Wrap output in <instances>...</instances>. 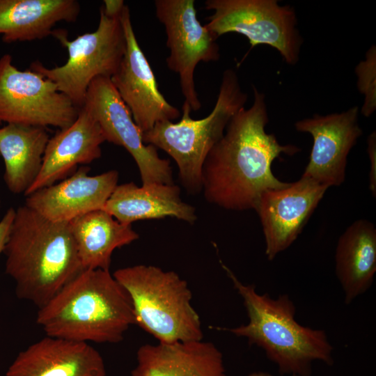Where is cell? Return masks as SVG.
I'll list each match as a JSON object with an SVG mask.
<instances>
[{"instance_id":"obj_1","label":"cell","mask_w":376,"mask_h":376,"mask_svg":"<svg viewBox=\"0 0 376 376\" xmlns=\"http://www.w3.org/2000/svg\"><path fill=\"white\" fill-rule=\"evenodd\" d=\"M253 102L230 120L223 136L208 153L202 169V191L209 203L228 210H254L267 190L286 187L272 173L273 162L283 153L301 149L281 145L268 134L265 94L253 86Z\"/></svg>"},{"instance_id":"obj_2","label":"cell","mask_w":376,"mask_h":376,"mask_svg":"<svg viewBox=\"0 0 376 376\" xmlns=\"http://www.w3.org/2000/svg\"><path fill=\"white\" fill-rule=\"evenodd\" d=\"M3 253L17 297L38 308L83 270L70 224L50 221L24 204L15 209Z\"/></svg>"},{"instance_id":"obj_3","label":"cell","mask_w":376,"mask_h":376,"mask_svg":"<svg viewBox=\"0 0 376 376\" xmlns=\"http://www.w3.org/2000/svg\"><path fill=\"white\" fill-rule=\"evenodd\" d=\"M36 322L48 336L116 343L135 320L129 295L109 270L86 269L38 308Z\"/></svg>"},{"instance_id":"obj_4","label":"cell","mask_w":376,"mask_h":376,"mask_svg":"<svg viewBox=\"0 0 376 376\" xmlns=\"http://www.w3.org/2000/svg\"><path fill=\"white\" fill-rule=\"evenodd\" d=\"M221 265L242 299L249 322L217 329L245 338L250 345L262 348L281 375L310 376L312 362L317 360L333 364V347L326 332L300 324L288 295L273 299L267 293L259 294L254 285L244 284L227 266Z\"/></svg>"},{"instance_id":"obj_5","label":"cell","mask_w":376,"mask_h":376,"mask_svg":"<svg viewBox=\"0 0 376 376\" xmlns=\"http://www.w3.org/2000/svg\"><path fill=\"white\" fill-rule=\"evenodd\" d=\"M116 280L129 295L135 324L160 343L201 340V322L186 281L173 271L136 265L118 269Z\"/></svg>"},{"instance_id":"obj_6","label":"cell","mask_w":376,"mask_h":376,"mask_svg":"<svg viewBox=\"0 0 376 376\" xmlns=\"http://www.w3.org/2000/svg\"><path fill=\"white\" fill-rule=\"evenodd\" d=\"M247 99L236 72L226 69L209 115L192 119L191 108L184 102L180 120L156 124L142 134L143 141L170 155L178 166L185 189L191 194L198 193L202 191V169L208 153L223 136L231 118L244 107Z\"/></svg>"},{"instance_id":"obj_7","label":"cell","mask_w":376,"mask_h":376,"mask_svg":"<svg viewBox=\"0 0 376 376\" xmlns=\"http://www.w3.org/2000/svg\"><path fill=\"white\" fill-rule=\"evenodd\" d=\"M120 16L108 17L100 9L97 28L72 40L65 30L54 29L52 36L68 51L67 61L52 68L35 61L30 69L51 80L75 106L82 108L92 81L99 77L111 78L123 60L126 39Z\"/></svg>"},{"instance_id":"obj_8","label":"cell","mask_w":376,"mask_h":376,"mask_svg":"<svg viewBox=\"0 0 376 376\" xmlns=\"http://www.w3.org/2000/svg\"><path fill=\"white\" fill-rule=\"evenodd\" d=\"M205 8L213 12L205 26L217 39L237 33L248 39L251 49L267 45L288 65L298 62L303 39L290 6L276 0H207Z\"/></svg>"},{"instance_id":"obj_9","label":"cell","mask_w":376,"mask_h":376,"mask_svg":"<svg viewBox=\"0 0 376 376\" xmlns=\"http://www.w3.org/2000/svg\"><path fill=\"white\" fill-rule=\"evenodd\" d=\"M79 111L51 80L31 69L19 70L9 54L0 58V125L63 129Z\"/></svg>"},{"instance_id":"obj_10","label":"cell","mask_w":376,"mask_h":376,"mask_svg":"<svg viewBox=\"0 0 376 376\" xmlns=\"http://www.w3.org/2000/svg\"><path fill=\"white\" fill-rule=\"evenodd\" d=\"M154 4L166 34V65L179 75L184 102L198 111L201 103L196 90L195 69L200 62L219 59L217 38L198 20L194 0H155Z\"/></svg>"},{"instance_id":"obj_11","label":"cell","mask_w":376,"mask_h":376,"mask_svg":"<svg viewBox=\"0 0 376 376\" xmlns=\"http://www.w3.org/2000/svg\"><path fill=\"white\" fill-rule=\"evenodd\" d=\"M82 108L98 123L106 141L123 147L133 157L143 185L173 184L169 160L159 157L155 147L144 143L142 132L110 78L99 77L92 81Z\"/></svg>"},{"instance_id":"obj_12","label":"cell","mask_w":376,"mask_h":376,"mask_svg":"<svg viewBox=\"0 0 376 376\" xmlns=\"http://www.w3.org/2000/svg\"><path fill=\"white\" fill-rule=\"evenodd\" d=\"M120 19L126 50L118 69L110 79L143 134L159 123L174 122L180 116V111L159 91L155 74L136 39L127 5Z\"/></svg>"},{"instance_id":"obj_13","label":"cell","mask_w":376,"mask_h":376,"mask_svg":"<svg viewBox=\"0 0 376 376\" xmlns=\"http://www.w3.org/2000/svg\"><path fill=\"white\" fill-rule=\"evenodd\" d=\"M359 115V107L354 106L341 113L315 114L295 123L297 131L313 138L309 161L301 178L328 188L344 182L347 156L363 134Z\"/></svg>"},{"instance_id":"obj_14","label":"cell","mask_w":376,"mask_h":376,"mask_svg":"<svg viewBox=\"0 0 376 376\" xmlns=\"http://www.w3.org/2000/svg\"><path fill=\"white\" fill-rule=\"evenodd\" d=\"M327 189L301 177L285 187L268 189L261 195L254 210L260 218L269 260L296 240Z\"/></svg>"},{"instance_id":"obj_15","label":"cell","mask_w":376,"mask_h":376,"mask_svg":"<svg viewBox=\"0 0 376 376\" xmlns=\"http://www.w3.org/2000/svg\"><path fill=\"white\" fill-rule=\"evenodd\" d=\"M89 170L81 166L59 182L32 192L24 205L50 221L65 223L102 209L118 185V172L90 175Z\"/></svg>"},{"instance_id":"obj_16","label":"cell","mask_w":376,"mask_h":376,"mask_svg":"<svg viewBox=\"0 0 376 376\" xmlns=\"http://www.w3.org/2000/svg\"><path fill=\"white\" fill-rule=\"evenodd\" d=\"M105 141L98 123L81 108L73 123L58 129L49 138L40 171L24 196L64 180L77 171L78 165H88L100 158L101 145Z\"/></svg>"},{"instance_id":"obj_17","label":"cell","mask_w":376,"mask_h":376,"mask_svg":"<svg viewBox=\"0 0 376 376\" xmlns=\"http://www.w3.org/2000/svg\"><path fill=\"white\" fill-rule=\"evenodd\" d=\"M6 376H106V368L88 343L47 336L21 351Z\"/></svg>"},{"instance_id":"obj_18","label":"cell","mask_w":376,"mask_h":376,"mask_svg":"<svg viewBox=\"0 0 376 376\" xmlns=\"http://www.w3.org/2000/svg\"><path fill=\"white\" fill-rule=\"evenodd\" d=\"M131 375L226 376V370L218 347L201 340L141 345Z\"/></svg>"},{"instance_id":"obj_19","label":"cell","mask_w":376,"mask_h":376,"mask_svg":"<svg viewBox=\"0 0 376 376\" xmlns=\"http://www.w3.org/2000/svg\"><path fill=\"white\" fill-rule=\"evenodd\" d=\"M102 209L127 224L167 217L191 224L197 219L195 207L182 200L180 189L174 183L155 182L141 187L133 182L118 185Z\"/></svg>"},{"instance_id":"obj_20","label":"cell","mask_w":376,"mask_h":376,"mask_svg":"<svg viewBox=\"0 0 376 376\" xmlns=\"http://www.w3.org/2000/svg\"><path fill=\"white\" fill-rule=\"evenodd\" d=\"M81 8L76 0H0V35L6 43L41 40L60 22H74Z\"/></svg>"},{"instance_id":"obj_21","label":"cell","mask_w":376,"mask_h":376,"mask_svg":"<svg viewBox=\"0 0 376 376\" xmlns=\"http://www.w3.org/2000/svg\"><path fill=\"white\" fill-rule=\"evenodd\" d=\"M335 269L346 304L370 288L376 272V228L373 223L359 219L345 229L337 242Z\"/></svg>"},{"instance_id":"obj_22","label":"cell","mask_w":376,"mask_h":376,"mask_svg":"<svg viewBox=\"0 0 376 376\" xmlns=\"http://www.w3.org/2000/svg\"><path fill=\"white\" fill-rule=\"evenodd\" d=\"M83 269L109 270L114 250L139 239L132 224L120 222L100 209L69 222Z\"/></svg>"},{"instance_id":"obj_23","label":"cell","mask_w":376,"mask_h":376,"mask_svg":"<svg viewBox=\"0 0 376 376\" xmlns=\"http://www.w3.org/2000/svg\"><path fill=\"white\" fill-rule=\"evenodd\" d=\"M49 138L45 127L17 125L0 127L3 179L10 192L24 195L32 185L42 167Z\"/></svg>"},{"instance_id":"obj_24","label":"cell","mask_w":376,"mask_h":376,"mask_svg":"<svg viewBox=\"0 0 376 376\" xmlns=\"http://www.w3.org/2000/svg\"><path fill=\"white\" fill-rule=\"evenodd\" d=\"M357 88L364 95V102L361 112L365 117H370L376 109V47L372 45L366 54L364 60L355 68Z\"/></svg>"},{"instance_id":"obj_25","label":"cell","mask_w":376,"mask_h":376,"mask_svg":"<svg viewBox=\"0 0 376 376\" xmlns=\"http://www.w3.org/2000/svg\"><path fill=\"white\" fill-rule=\"evenodd\" d=\"M367 151L370 162V171L369 173V188L375 198L376 195V135L373 132L367 140Z\"/></svg>"},{"instance_id":"obj_26","label":"cell","mask_w":376,"mask_h":376,"mask_svg":"<svg viewBox=\"0 0 376 376\" xmlns=\"http://www.w3.org/2000/svg\"><path fill=\"white\" fill-rule=\"evenodd\" d=\"M15 214V209L10 207L0 221V254L3 253Z\"/></svg>"},{"instance_id":"obj_27","label":"cell","mask_w":376,"mask_h":376,"mask_svg":"<svg viewBox=\"0 0 376 376\" xmlns=\"http://www.w3.org/2000/svg\"><path fill=\"white\" fill-rule=\"evenodd\" d=\"M125 6L123 0H104L100 9L108 17H119Z\"/></svg>"},{"instance_id":"obj_28","label":"cell","mask_w":376,"mask_h":376,"mask_svg":"<svg viewBox=\"0 0 376 376\" xmlns=\"http://www.w3.org/2000/svg\"><path fill=\"white\" fill-rule=\"evenodd\" d=\"M247 376H273L270 373L267 372H253L252 373L249 374Z\"/></svg>"},{"instance_id":"obj_29","label":"cell","mask_w":376,"mask_h":376,"mask_svg":"<svg viewBox=\"0 0 376 376\" xmlns=\"http://www.w3.org/2000/svg\"><path fill=\"white\" fill-rule=\"evenodd\" d=\"M290 376H298V375H290Z\"/></svg>"},{"instance_id":"obj_30","label":"cell","mask_w":376,"mask_h":376,"mask_svg":"<svg viewBox=\"0 0 376 376\" xmlns=\"http://www.w3.org/2000/svg\"><path fill=\"white\" fill-rule=\"evenodd\" d=\"M0 203H1V200H0Z\"/></svg>"}]
</instances>
